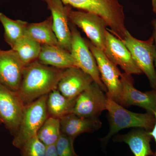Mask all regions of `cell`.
<instances>
[{
	"label": "cell",
	"instance_id": "6da1fadb",
	"mask_svg": "<svg viewBox=\"0 0 156 156\" xmlns=\"http://www.w3.org/2000/svg\"><path fill=\"white\" fill-rule=\"evenodd\" d=\"M65 69L42 64L37 60L25 66L17 92L24 105L57 89Z\"/></svg>",
	"mask_w": 156,
	"mask_h": 156
},
{
	"label": "cell",
	"instance_id": "7a4b0ae2",
	"mask_svg": "<svg viewBox=\"0 0 156 156\" xmlns=\"http://www.w3.org/2000/svg\"><path fill=\"white\" fill-rule=\"evenodd\" d=\"M65 5L96 14L106 22L107 28L122 41L127 29L124 8L119 0H61Z\"/></svg>",
	"mask_w": 156,
	"mask_h": 156
},
{
	"label": "cell",
	"instance_id": "3957f363",
	"mask_svg": "<svg viewBox=\"0 0 156 156\" xmlns=\"http://www.w3.org/2000/svg\"><path fill=\"white\" fill-rule=\"evenodd\" d=\"M106 110L108 111L110 129L108 134L101 139L107 143L109 140L120 130L130 128H141L151 131L155 124L154 115L146 112L136 113L128 111L107 96Z\"/></svg>",
	"mask_w": 156,
	"mask_h": 156
},
{
	"label": "cell",
	"instance_id": "277c9868",
	"mask_svg": "<svg viewBox=\"0 0 156 156\" xmlns=\"http://www.w3.org/2000/svg\"><path fill=\"white\" fill-rule=\"evenodd\" d=\"M48 94L25 105L19 128L14 135L12 144L20 149L37 133L48 116L47 102Z\"/></svg>",
	"mask_w": 156,
	"mask_h": 156
},
{
	"label": "cell",
	"instance_id": "5b68a950",
	"mask_svg": "<svg viewBox=\"0 0 156 156\" xmlns=\"http://www.w3.org/2000/svg\"><path fill=\"white\" fill-rule=\"evenodd\" d=\"M122 41L131 53L133 59L149 81L151 87L156 90V46L153 37L147 41L135 38L127 30Z\"/></svg>",
	"mask_w": 156,
	"mask_h": 156
},
{
	"label": "cell",
	"instance_id": "8992f818",
	"mask_svg": "<svg viewBox=\"0 0 156 156\" xmlns=\"http://www.w3.org/2000/svg\"><path fill=\"white\" fill-rule=\"evenodd\" d=\"M72 34V43L70 53L76 67L82 69L92 77L93 81L99 85L101 89L107 92V89L101 80L96 60L76 26L69 22Z\"/></svg>",
	"mask_w": 156,
	"mask_h": 156
},
{
	"label": "cell",
	"instance_id": "52a82bcc",
	"mask_svg": "<svg viewBox=\"0 0 156 156\" xmlns=\"http://www.w3.org/2000/svg\"><path fill=\"white\" fill-rule=\"evenodd\" d=\"M85 40L97 62L101 80L107 89L106 95L121 105L123 92L121 79L122 73L103 51L96 48L90 41Z\"/></svg>",
	"mask_w": 156,
	"mask_h": 156
},
{
	"label": "cell",
	"instance_id": "ba28073f",
	"mask_svg": "<svg viewBox=\"0 0 156 156\" xmlns=\"http://www.w3.org/2000/svg\"><path fill=\"white\" fill-rule=\"evenodd\" d=\"M68 14L69 22L80 28L93 45L104 51L108 27L105 21L96 14L80 10L74 11L69 6Z\"/></svg>",
	"mask_w": 156,
	"mask_h": 156
},
{
	"label": "cell",
	"instance_id": "9c48e42d",
	"mask_svg": "<svg viewBox=\"0 0 156 156\" xmlns=\"http://www.w3.org/2000/svg\"><path fill=\"white\" fill-rule=\"evenodd\" d=\"M25 106L17 92L0 83V119L14 135L19 128Z\"/></svg>",
	"mask_w": 156,
	"mask_h": 156
},
{
	"label": "cell",
	"instance_id": "30bf717a",
	"mask_svg": "<svg viewBox=\"0 0 156 156\" xmlns=\"http://www.w3.org/2000/svg\"><path fill=\"white\" fill-rule=\"evenodd\" d=\"M107 96L95 82L77 98L73 113L82 117H98L106 110Z\"/></svg>",
	"mask_w": 156,
	"mask_h": 156
},
{
	"label": "cell",
	"instance_id": "8fae6325",
	"mask_svg": "<svg viewBox=\"0 0 156 156\" xmlns=\"http://www.w3.org/2000/svg\"><path fill=\"white\" fill-rule=\"evenodd\" d=\"M105 48L103 52L110 60L116 65L120 66L128 74L142 73L125 44L107 28L105 32Z\"/></svg>",
	"mask_w": 156,
	"mask_h": 156
},
{
	"label": "cell",
	"instance_id": "7c38bea8",
	"mask_svg": "<svg viewBox=\"0 0 156 156\" xmlns=\"http://www.w3.org/2000/svg\"><path fill=\"white\" fill-rule=\"evenodd\" d=\"M121 79L123 88L121 105L139 106L145 109L147 112L154 115L156 112V90L140 92L134 87L133 79L131 75L125 73H122Z\"/></svg>",
	"mask_w": 156,
	"mask_h": 156
},
{
	"label": "cell",
	"instance_id": "4fadbf2b",
	"mask_svg": "<svg viewBox=\"0 0 156 156\" xmlns=\"http://www.w3.org/2000/svg\"><path fill=\"white\" fill-rule=\"evenodd\" d=\"M25 67L14 50L0 49V83L17 92Z\"/></svg>",
	"mask_w": 156,
	"mask_h": 156
},
{
	"label": "cell",
	"instance_id": "5bb4252c",
	"mask_svg": "<svg viewBox=\"0 0 156 156\" xmlns=\"http://www.w3.org/2000/svg\"><path fill=\"white\" fill-rule=\"evenodd\" d=\"M52 14L53 31L62 48L70 52L72 34L68 14V6L61 0H45Z\"/></svg>",
	"mask_w": 156,
	"mask_h": 156
},
{
	"label": "cell",
	"instance_id": "9a60e30c",
	"mask_svg": "<svg viewBox=\"0 0 156 156\" xmlns=\"http://www.w3.org/2000/svg\"><path fill=\"white\" fill-rule=\"evenodd\" d=\"M94 82L91 76L76 67L65 69L57 89L69 98L78 97Z\"/></svg>",
	"mask_w": 156,
	"mask_h": 156
},
{
	"label": "cell",
	"instance_id": "2e32d148",
	"mask_svg": "<svg viewBox=\"0 0 156 156\" xmlns=\"http://www.w3.org/2000/svg\"><path fill=\"white\" fill-rule=\"evenodd\" d=\"M62 134L75 139L84 133H91L101 128L102 123L98 117L86 118L71 113L60 119Z\"/></svg>",
	"mask_w": 156,
	"mask_h": 156
},
{
	"label": "cell",
	"instance_id": "e0dca14e",
	"mask_svg": "<svg viewBox=\"0 0 156 156\" xmlns=\"http://www.w3.org/2000/svg\"><path fill=\"white\" fill-rule=\"evenodd\" d=\"M150 131L143 128L133 129L127 134L118 135L114 138L116 142L127 144L134 156H153L151 147L152 136Z\"/></svg>",
	"mask_w": 156,
	"mask_h": 156
},
{
	"label": "cell",
	"instance_id": "ac0fdd59",
	"mask_svg": "<svg viewBox=\"0 0 156 156\" xmlns=\"http://www.w3.org/2000/svg\"><path fill=\"white\" fill-rule=\"evenodd\" d=\"M37 61L42 64L60 69L76 67L70 52L60 46L41 45Z\"/></svg>",
	"mask_w": 156,
	"mask_h": 156
},
{
	"label": "cell",
	"instance_id": "d6986e66",
	"mask_svg": "<svg viewBox=\"0 0 156 156\" xmlns=\"http://www.w3.org/2000/svg\"><path fill=\"white\" fill-rule=\"evenodd\" d=\"M25 36L33 39L41 45L60 46L53 31L51 16L42 22L28 23Z\"/></svg>",
	"mask_w": 156,
	"mask_h": 156
},
{
	"label": "cell",
	"instance_id": "ffe728a7",
	"mask_svg": "<svg viewBox=\"0 0 156 156\" xmlns=\"http://www.w3.org/2000/svg\"><path fill=\"white\" fill-rule=\"evenodd\" d=\"M77 98H69L62 95L57 89H53L48 94L47 99L48 116L60 119L73 113Z\"/></svg>",
	"mask_w": 156,
	"mask_h": 156
},
{
	"label": "cell",
	"instance_id": "44dd1931",
	"mask_svg": "<svg viewBox=\"0 0 156 156\" xmlns=\"http://www.w3.org/2000/svg\"><path fill=\"white\" fill-rule=\"evenodd\" d=\"M0 22L5 30V41L12 49L18 41L25 36L28 23L20 20L11 19L1 12Z\"/></svg>",
	"mask_w": 156,
	"mask_h": 156
},
{
	"label": "cell",
	"instance_id": "7402d4cb",
	"mask_svg": "<svg viewBox=\"0 0 156 156\" xmlns=\"http://www.w3.org/2000/svg\"><path fill=\"white\" fill-rule=\"evenodd\" d=\"M41 49V45L38 42L25 36L11 49L17 53L23 63L26 66L37 60Z\"/></svg>",
	"mask_w": 156,
	"mask_h": 156
},
{
	"label": "cell",
	"instance_id": "603a6c76",
	"mask_svg": "<svg viewBox=\"0 0 156 156\" xmlns=\"http://www.w3.org/2000/svg\"><path fill=\"white\" fill-rule=\"evenodd\" d=\"M61 135L60 119L48 117L41 128L37 136L46 147L56 145Z\"/></svg>",
	"mask_w": 156,
	"mask_h": 156
},
{
	"label": "cell",
	"instance_id": "cb8c5ba5",
	"mask_svg": "<svg viewBox=\"0 0 156 156\" xmlns=\"http://www.w3.org/2000/svg\"><path fill=\"white\" fill-rule=\"evenodd\" d=\"M46 147L36 136L27 140L19 149L21 156H45Z\"/></svg>",
	"mask_w": 156,
	"mask_h": 156
},
{
	"label": "cell",
	"instance_id": "d4e9b609",
	"mask_svg": "<svg viewBox=\"0 0 156 156\" xmlns=\"http://www.w3.org/2000/svg\"><path fill=\"white\" fill-rule=\"evenodd\" d=\"M74 139L62 134L56 144L58 156H79L74 148Z\"/></svg>",
	"mask_w": 156,
	"mask_h": 156
},
{
	"label": "cell",
	"instance_id": "484cf974",
	"mask_svg": "<svg viewBox=\"0 0 156 156\" xmlns=\"http://www.w3.org/2000/svg\"><path fill=\"white\" fill-rule=\"evenodd\" d=\"M45 156H58L56 145L47 147Z\"/></svg>",
	"mask_w": 156,
	"mask_h": 156
},
{
	"label": "cell",
	"instance_id": "4316f807",
	"mask_svg": "<svg viewBox=\"0 0 156 156\" xmlns=\"http://www.w3.org/2000/svg\"><path fill=\"white\" fill-rule=\"evenodd\" d=\"M154 114L156 119L155 124L152 130L150 131V133L151 135L152 136V138H153L156 144V112H155L154 113ZM153 156H156V148L155 151L154 153Z\"/></svg>",
	"mask_w": 156,
	"mask_h": 156
},
{
	"label": "cell",
	"instance_id": "83f0119b",
	"mask_svg": "<svg viewBox=\"0 0 156 156\" xmlns=\"http://www.w3.org/2000/svg\"><path fill=\"white\" fill-rule=\"evenodd\" d=\"M152 25L153 27V33L152 36L153 37L155 44L156 46V19H154L153 20L152 22ZM155 66L156 68V59L155 62Z\"/></svg>",
	"mask_w": 156,
	"mask_h": 156
},
{
	"label": "cell",
	"instance_id": "f1b7e54d",
	"mask_svg": "<svg viewBox=\"0 0 156 156\" xmlns=\"http://www.w3.org/2000/svg\"><path fill=\"white\" fill-rule=\"evenodd\" d=\"M153 11L156 14V0H152Z\"/></svg>",
	"mask_w": 156,
	"mask_h": 156
},
{
	"label": "cell",
	"instance_id": "f546056e",
	"mask_svg": "<svg viewBox=\"0 0 156 156\" xmlns=\"http://www.w3.org/2000/svg\"><path fill=\"white\" fill-rule=\"evenodd\" d=\"M2 124V120L0 119V125Z\"/></svg>",
	"mask_w": 156,
	"mask_h": 156
},
{
	"label": "cell",
	"instance_id": "4dcf8cb0",
	"mask_svg": "<svg viewBox=\"0 0 156 156\" xmlns=\"http://www.w3.org/2000/svg\"><path fill=\"white\" fill-rule=\"evenodd\" d=\"M43 1H44L45 2V0H43Z\"/></svg>",
	"mask_w": 156,
	"mask_h": 156
}]
</instances>
